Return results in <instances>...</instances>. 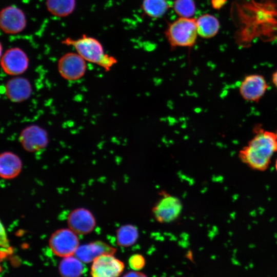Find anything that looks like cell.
Here are the masks:
<instances>
[{
	"label": "cell",
	"instance_id": "cell-1",
	"mask_svg": "<svg viewBox=\"0 0 277 277\" xmlns=\"http://www.w3.org/2000/svg\"><path fill=\"white\" fill-rule=\"evenodd\" d=\"M276 151V133L260 130L247 145L239 151L238 156L250 168L264 171L269 167L272 156Z\"/></svg>",
	"mask_w": 277,
	"mask_h": 277
},
{
	"label": "cell",
	"instance_id": "cell-2",
	"mask_svg": "<svg viewBox=\"0 0 277 277\" xmlns=\"http://www.w3.org/2000/svg\"><path fill=\"white\" fill-rule=\"evenodd\" d=\"M62 43L73 47L86 61L98 65L106 71L116 63L114 57L105 53L101 43L94 37L83 34L77 39L67 37Z\"/></svg>",
	"mask_w": 277,
	"mask_h": 277
},
{
	"label": "cell",
	"instance_id": "cell-3",
	"mask_svg": "<svg viewBox=\"0 0 277 277\" xmlns=\"http://www.w3.org/2000/svg\"><path fill=\"white\" fill-rule=\"evenodd\" d=\"M165 36L172 49L177 47H192L198 35L196 19L180 17L169 24L165 31Z\"/></svg>",
	"mask_w": 277,
	"mask_h": 277
},
{
	"label": "cell",
	"instance_id": "cell-4",
	"mask_svg": "<svg viewBox=\"0 0 277 277\" xmlns=\"http://www.w3.org/2000/svg\"><path fill=\"white\" fill-rule=\"evenodd\" d=\"M49 244L54 254L64 258L74 254L79 246V241L73 231L70 228H63L52 233Z\"/></svg>",
	"mask_w": 277,
	"mask_h": 277
},
{
	"label": "cell",
	"instance_id": "cell-5",
	"mask_svg": "<svg viewBox=\"0 0 277 277\" xmlns=\"http://www.w3.org/2000/svg\"><path fill=\"white\" fill-rule=\"evenodd\" d=\"M161 198L152 209L155 220L161 223H167L175 220L182 210L181 201L176 197L165 191L161 193Z\"/></svg>",
	"mask_w": 277,
	"mask_h": 277
},
{
	"label": "cell",
	"instance_id": "cell-6",
	"mask_svg": "<svg viewBox=\"0 0 277 277\" xmlns=\"http://www.w3.org/2000/svg\"><path fill=\"white\" fill-rule=\"evenodd\" d=\"M57 69L64 79L73 81L80 79L85 75L87 64L86 61L77 52H68L58 60Z\"/></svg>",
	"mask_w": 277,
	"mask_h": 277
},
{
	"label": "cell",
	"instance_id": "cell-7",
	"mask_svg": "<svg viewBox=\"0 0 277 277\" xmlns=\"http://www.w3.org/2000/svg\"><path fill=\"white\" fill-rule=\"evenodd\" d=\"M29 60L27 54L20 48L12 47L6 50L1 56V65L6 74L18 76L28 69Z\"/></svg>",
	"mask_w": 277,
	"mask_h": 277
},
{
	"label": "cell",
	"instance_id": "cell-8",
	"mask_svg": "<svg viewBox=\"0 0 277 277\" xmlns=\"http://www.w3.org/2000/svg\"><path fill=\"white\" fill-rule=\"evenodd\" d=\"M27 19L23 11L16 6L3 8L0 12V28L5 33L15 34L26 27Z\"/></svg>",
	"mask_w": 277,
	"mask_h": 277
},
{
	"label": "cell",
	"instance_id": "cell-9",
	"mask_svg": "<svg viewBox=\"0 0 277 277\" xmlns=\"http://www.w3.org/2000/svg\"><path fill=\"white\" fill-rule=\"evenodd\" d=\"M19 141L25 150L34 152L47 146L49 137L46 130L43 128L37 125H30L22 130Z\"/></svg>",
	"mask_w": 277,
	"mask_h": 277
},
{
	"label": "cell",
	"instance_id": "cell-10",
	"mask_svg": "<svg viewBox=\"0 0 277 277\" xmlns=\"http://www.w3.org/2000/svg\"><path fill=\"white\" fill-rule=\"evenodd\" d=\"M124 269V263L113 254H103L92 262L91 274L94 277H116L121 275Z\"/></svg>",
	"mask_w": 277,
	"mask_h": 277
},
{
	"label": "cell",
	"instance_id": "cell-11",
	"mask_svg": "<svg viewBox=\"0 0 277 277\" xmlns=\"http://www.w3.org/2000/svg\"><path fill=\"white\" fill-rule=\"evenodd\" d=\"M268 85L263 76L258 74L246 76L239 86L241 96L246 101L258 102L264 96Z\"/></svg>",
	"mask_w": 277,
	"mask_h": 277
},
{
	"label": "cell",
	"instance_id": "cell-12",
	"mask_svg": "<svg viewBox=\"0 0 277 277\" xmlns=\"http://www.w3.org/2000/svg\"><path fill=\"white\" fill-rule=\"evenodd\" d=\"M67 223L69 228L78 234L91 232L96 224L93 214L83 208L73 210L68 217Z\"/></svg>",
	"mask_w": 277,
	"mask_h": 277
},
{
	"label": "cell",
	"instance_id": "cell-13",
	"mask_svg": "<svg viewBox=\"0 0 277 277\" xmlns=\"http://www.w3.org/2000/svg\"><path fill=\"white\" fill-rule=\"evenodd\" d=\"M5 93L10 101L21 103L30 97L32 93V87L28 79L15 76L5 84Z\"/></svg>",
	"mask_w": 277,
	"mask_h": 277
},
{
	"label": "cell",
	"instance_id": "cell-14",
	"mask_svg": "<svg viewBox=\"0 0 277 277\" xmlns=\"http://www.w3.org/2000/svg\"><path fill=\"white\" fill-rule=\"evenodd\" d=\"M116 249L100 241L78 246L74 255L84 263L92 262L97 257L103 254H114Z\"/></svg>",
	"mask_w": 277,
	"mask_h": 277
},
{
	"label": "cell",
	"instance_id": "cell-15",
	"mask_svg": "<svg viewBox=\"0 0 277 277\" xmlns=\"http://www.w3.org/2000/svg\"><path fill=\"white\" fill-rule=\"evenodd\" d=\"M22 162L19 157L10 151L2 152L0 155V175L4 179H13L21 172Z\"/></svg>",
	"mask_w": 277,
	"mask_h": 277
},
{
	"label": "cell",
	"instance_id": "cell-16",
	"mask_svg": "<svg viewBox=\"0 0 277 277\" xmlns=\"http://www.w3.org/2000/svg\"><path fill=\"white\" fill-rule=\"evenodd\" d=\"M198 35L204 38H210L217 33L220 29L218 19L210 14H204L196 19Z\"/></svg>",
	"mask_w": 277,
	"mask_h": 277
},
{
	"label": "cell",
	"instance_id": "cell-17",
	"mask_svg": "<svg viewBox=\"0 0 277 277\" xmlns=\"http://www.w3.org/2000/svg\"><path fill=\"white\" fill-rule=\"evenodd\" d=\"M84 263L74 255L64 257L59 264V272L64 277L80 276L86 271Z\"/></svg>",
	"mask_w": 277,
	"mask_h": 277
},
{
	"label": "cell",
	"instance_id": "cell-18",
	"mask_svg": "<svg viewBox=\"0 0 277 277\" xmlns=\"http://www.w3.org/2000/svg\"><path fill=\"white\" fill-rule=\"evenodd\" d=\"M46 7L52 15L67 17L72 14L76 7V0H46Z\"/></svg>",
	"mask_w": 277,
	"mask_h": 277
},
{
	"label": "cell",
	"instance_id": "cell-19",
	"mask_svg": "<svg viewBox=\"0 0 277 277\" xmlns=\"http://www.w3.org/2000/svg\"><path fill=\"white\" fill-rule=\"evenodd\" d=\"M138 236L137 228L134 225L127 224L121 226L116 231L118 245L129 247L133 245Z\"/></svg>",
	"mask_w": 277,
	"mask_h": 277
},
{
	"label": "cell",
	"instance_id": "cell-20",
	"mask_svg": "<svg viewBox=\"0 0 277 277\" xmlns=\"http://www.w3.org/2000/svg\"><path fill=\"white\" fill-rule=\"evenodd\" d=\"M142 7L148 16L159 18L167 12L169 5L166 0H143Z\"/></svg>",
	"mask_w": 277,
	"mask_h": 277
},
{
	"label": "cell",
	"instance_id": "cell-21",
	"mask_svg": "<svg viewBox=\"0 0 277 277\" xmlns=\"http://www.w3.org/2000/svg\"><path fill=\"white\" fill-rule=\"evenodd\" d=\"M173 9L180 17L189 18L194 15L196 7L193 0H175Z\"/></svg>",
	"mask_w": 277,
	"mask_h": 277
},
{
	"label": "cell",
	"instance_id": "cell-22",
	"mask_svg": "<svg viewBox=\"0 0 277 277\" xmlns=\"http://www.w3.org/2000/svg\"><path fill=\"white\" fill-rule=\"evenodd\" d=\"M128 263L130 268L133 270L139 271L144 267L145 260L143 255L135 254L130 257Z\"/></svg>",
	"mask_w": 277,
	"mask_h": 277
},
{
	"label": "cell",
	"instance_id": "cell-23",
	"mask_svg": "<svg viewBox=\"0 0 277 277\" xmlns=\"http://www.w3.org/2000/svg\"><path fill=\"white\" fill-rule=\"evenodd\" d=\"M211 5L215 9H220L226 3L227 0H211Z\"/></svg>",
	"mask_w": 277,
	"mask_h": 277
},
{
	"label": "cell",
	"instance_id": "cell-24",
	"mask_svg": "<svg viewBox=\"0 0 277 277\" xmlns=\"http://www.w3.org/2000/svg\"><path fill=\"white\" fill-rule=\"evenodd\" d=\"M125 276H145V275L138 271H130L125 274Z\"/></svg>",
	"mask_w": 277,
	"mask_h": 277
},
{
	"label": "cell",
	"instance_id": "cell-25",
	"mask_svg": "<svg viewBox=\"0 0 277 277\" xmlns=\"http://www.w3.org/2000/svg\"><path fill=\"white\" fill-rule=\"evenodd\" d=\"M272 82L277 89V70L272 75Z\"/></svg>",
	"mask_w": 277,
	"mask_h": 277
},
{
	"label": "cell",
	"instance_id": "cell-26",
	"mask_svg": "<svg viewBox=\"0 0 277 277\" xmlns=\"http://www.w3.org/2000/svg\"><path fill=\"white\" fill-rule=\"evenodd\" d=\"M169 124L170 125H174L175 123H176V120L173 117H168V118Z\"/></svg>",
	"mask_w": 277,
	"mask_h": 277
},
{
	"label": "cell",
	"instance_id": "cell-27",
	"mask_svg": "<svg viewBox=\"0 0 277 277\" xmlns=\"http://www.w3.org/2000/svg\"><path fill=\"white\" fill-rule=\"evenodd\" d=\"M186 126H187L186 124V123H185V124L184 123V124H183V126H182L181 127H182V128H184H184H186Z\"/></svg>",
	"mask_w": 277,
	"mask_h": 277
},
{
	"label": "cell",
	"instance_id": "cell-28",
	"mask_svg": "<svg viewBox=\"0 0 277 277\" xmlns=\"http://www.w3.org/2000/svg\"><path fill=\"white\" fill-rule=\"evenodd\" d=\"M275 168L276 171L277 172V159H276V160L275 161Z\"/></svg>",
	"mask_w": 277,
	"mask_h": 277
},
{
	"label": "cell",
	"instance_id": "cell-29",
	"mask_svg": "<svg viewBox=\"0 0 277 277\" xmlns=\"http://www.w3.org/2000/svg\"><path fill=\"white\" fill-rule=\"evenodd\" d=\"M188 137H189V136L186 135V136H184V139L185 140H187L188 138Z\"/></svg>",
	"mask_w": 277,
	"mask_h": 277
},
{
	"label": "cell",
	"instance_id": "cell-30",
	"mask_svg": "<svg viewBox=\"0 0 277 277\" xmlns=\"http://www.w3.org/2000/svg\"><path fill=\"white\" fill-rule=\"evenodd\" d=\"M175 132L179 133V132H178V131H175Z\"/></svg>",
	"mask_w": 277,
	"mask_h": 277
},
{
	"label": "cell",
	"instance_id": "cell-31",
	"mask_svg": "<svg viewBox=\"0 0 277 277\" xmlns=\"http://www.w3.org/2000/svg\"><path fill=\"white\" fill-rule=\"evenodd\" d=\"M276 135H277V131H276Z\"/></svg>",
	"mask_w": 277,
	"mask_h": 277
}]
</instances>
